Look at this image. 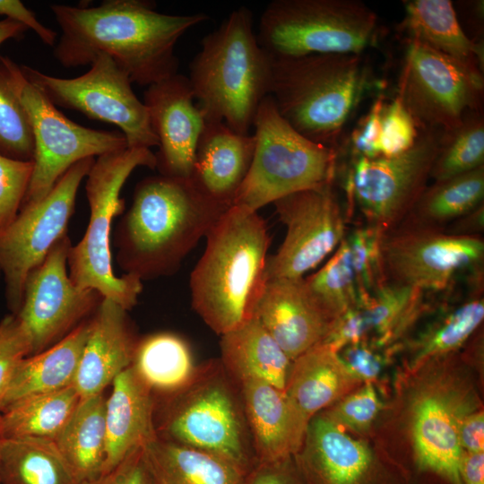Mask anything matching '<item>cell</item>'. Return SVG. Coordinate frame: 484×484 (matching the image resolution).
<instances>
[{
	"mask_svg": "<svg viewBox=\"0 0 484 484\" xmlns=\"http://www.w3.org/2000/svg\"><path fill=\"white\" fill-rule=\"evenodd\" d=\"M288 461L263 463V467L247 484H297L296 479L287 469Z\"/></svg>",
	"mask_w": 484,
	"mask_h": 484,
	"instance_id": "52",
	"label": "cell"
},
{
	"mask_svg": "<svg viewBox=\"0 0 484 484\" xmlns=\"http://www.w3.org/2000/svg\"><path fill=\"white\" fill-rule=\"evenodd\" d=\"M220 363L239 383L270 384L284 391L291 360L255 317L220 335Z\"/></svg>",
	"mask_w": 484,
	"mask_h": 484,
	"instance_id": "27",
	"label": "cell"
},
{
	"mask_svg": "<svg viewBox=\"0 0 484 484\" xmlns=\"http://www.w3.org/2000/svg\"><path fill=\"white\" fill-rule=\"evenodd\" d=\"M444 131L419 129L415 143L390 157H355L347 192L369 221L385 232L405 219L430 178Z\"/></svg>",
	"mask_w": 484,
	"mask_h": 484,
	"instance_id": "14",
	"label": "cell"
},
{
	"mask_svg": "<svg viewBox=\"0 0 484 484\" xmlns=\"http://www.w3.org/2000/svg\"><path fill=\"white\" fill-rule=\"evenodd\" d=\"M304 279L313 298L333 320L359 304L355 274L345 238L324 266Z\"/></svg>",
	"mask_w": 484,
	"mask_h": 484,
	"instance_id": "39",
	"label": "cell"
},
{
	"mask_svg": "<svg viewBox=\"0 0 484 484\" xmlns=\"http://www.w3.org/2000/svg\"><path fill=\"white\" fill-rule=\"evenodd\" d=\"M362 384L338 352L320 343L292 360L284 393L297 411L310 421L317 412Z\"/></svg>",
	"mask_w": 484,
	"mask_h": 484,
	"instance_id": "26",
	"label": "cell"
},
{
	"mask_svg": "<svg viewBox=\"0 0 484 484\" xmlns=\"http://www.w3.org/2000/svg\"><path fill=\"white\" fill-rule=\"evenodd\" d=\"M23 75L57 108L117 126L128 148L158 147L147 108L132 89L127 73L108 56L75 78H59L21 65Z\"/></svg>",
	"mask_w": 484,
	"mask_h": 484,
	"instance_id": "11",
	"label": "cell"
},
{
	"mask_svg": "<svg viewBox=\"0 0 484 484\" xmlns=\"http://www.w3.org/2000/svg\"><path fill=\"white\" fill-rule=\"evenodd\" d=\"M50 11L61 30L53 56L62 66L91 65L108 56L132 82L147 87L177 73V43L209 19L203 13H162L149 0H107L95 7L53 4Z\"/></svg>",
	"mask_w": 484,
	"mask_h": 484,
	"instance_id": "1",
	"label": "cell"
},
{
	"mask_svg": "<svg viewBox=\"0 0 484 484\" xmlns=\"http://www.w3.org/2000/svg\"><path fill=\"white\" fill-rule=\"evenodd\" d=\"M341 350L342 353H339L340 357L350 372L363 384H373L378 379L383 361L373 347L363 341L348 346Z\"/></svg>",
	"mask_w": 484,
	"mask_h": 484,
	"instance_id": "49",
	"label": "cell"
},
{
	"mask_svg": "<svg viewBox=\"0 0 484 484\" xmlns=\"http://www.w3.org/2000/svg\"><path fill=\"white\" fill-rule=\"evenodd\" d=\"M304 278L268 280L253 314L291 361L320 344L334 322Z\"/></svg>",
	"mask_w": 484,
	"mask_h": 484,
	"instance_id": "20",
	"label": "cell"
},
{
	"mask_svg": "<svg viewBox=\"0 0 484 484\" xmlns=\"http://www.w3.org/2000/svg\"><path fill=\"white\" fill-rule=\"evenodd\" d=\"M405 15L400 24L409 40L422 43L482 72L483 47L471 39L459 23L450 0L403 2Z\"/></svg>",
	"mask_w": 484,
	"mask_h": 484,
	"instance_id": "29",
	"label": "cell"
},
{
	"mask_svg": "<svg viewBox=\"0 0 484 484\" xmlns=\"http://www.w3.org/2000/svg\"><path fill=\"white\" fill-rule=\"evenodd\" d=\"M239 384L247 430L262 463L283 462L297 454L309 421L297 411L284 391L255 380Z\"/></svg>",
	"mask_w": 484,
	"mask_h": 484,
	"instance_id": "22",
	"label": "cell"
},
{
	"mask_svg": "<svg viewBox=\"0 0 484 484\" xmlns=\"http://www.w3.org/2000/svg\"><path fill=\"white\" fill-rule=\"evenodd\" d=\"M377 17L358 0H273L256 33L272 57L360 55L373 40Z\"/></svg>",
	"mask_w": 484,
	"mask_h": 484,
	"instance_id": "8",
	"label": "cell"
},
{
	"mask_svg": "<svg viewBox=\"0 0 484 484\" xmlns=\"http://www.w3.org/2000/svg\"><path fill=\"white\" fill-rule=\"evenodd\" d=\"M144 455L153 484H247L245 470L232 462L159 436Z\"/></svg>",
	"mask_w": 484,
	"mask_h": 484,
	"instance_id": "28",
	"label": "cell"
},
{
	"mask_svg": "<svg viewBox=\"0 0 484 484\" xmlns=\"http://www.w3.org/2000/svg\"><path fill=\"white\" fill-rule=\"evenodd\" d=\"M484 318L483 298H472L432 325L410 346L406 368L410 373L459 349Z\"/></svg>",
	"mask_w": 484,
	"mask_h": 484,
	"instance_id": "36",
	"label": "cell"
},
{
	"mask_svg": "<svg viewBox=\"0 0 484 484\" xmlns=\"http://www.w3.org/2000/svg\"><path fill=\"white\" fill-rule=\"evenodd\" d=\"M72 242L65 235L28 275L16 314L25 329L31 354L52 346L94 313L103 299L94 290L73 284L67 259Z\"/></svg>",
	"mask_w": 484,
	"mask_h": 484,
	"instance_id": "15",
	"label": "cell"
},
{
	"mask_svg": "<svg viewBox=\"0 0 484 484\" xmlns=\"http://www.w3.org/2000/svg\"><path fill=\"white\" fill-rule=\"evenodd\" d=\"M89 331L87 319L56 343L24 358L12 380L4 407L25 396L73 385Z\"/></svg>",
	"mask_w": 484,
	"mask_h": 484,
	"instance_id": "30",
	"label": "cell"
},
{
	"mask_svg": "<svg viewBox=\"0 0 484 484\" xmlns=\"http://www.w3.org/2000/svg\"><path fill=\"white\" fill-rule=\"evenodd\" d=\"M0 484H79L56 442L4 437L0 450Z\"/></svg>",
	"mask_w": 484,
	"mask_h": 484,
	"instance_id": "33",
	"label": "cell"
},
{
	"mask_svg": "<svg viewBox=\"0 0 484 484\" xmlns=\"http://www.w3.org/2000/svg\"><path fill=\"white\" fill-rule=\"evenodd\" d=\"M385 103L382 96L378 98L354 128L350 141L356 157L381 156L382 112Z\"/></svg>",
	"mask_w": 484,
	"mask_h": 484,
	"instance_id": "47",
	"label": "cell"
},
{
	"mask_svg": "<svg viewBox=\"0 0 484 484\" xmlns=\"http://www.w3.org/2000/svg\"><path fill=\"white\" fill-rule=\"evenodd\" d=\"M221 370V363L199 367L194 378L176 393L163 439L217 454L245 470L249 433L242 403Z\"/></svg>",
	"mask_w": 484,
	"mask_h": 484,
	"instance_id": "10",
	"label": "cell"
},
{
	"mask_svg": "<svg viewBox=\"0 0 484 484\" xmlns=\"http://www.w3.org/2000/svg\"><path fill=\"white\" fill-rule=\"evenodd\" d=\"M80 402L73 385L15 400L1 411L4 436L55 441Z\"/></svg>",
	"mask_w": 484,
	"mask_h": 484,
	"instance_id": "34",
	"label": "cell"
},
{
	"mask_svg": "<svg viewBox=\"0 0 484 484\" xmlns=\"http://www.w3.org/2000/svg\"><path fill=\"white\" fill-rule=\"evenodd\" d=\"M255 145L253 134H240L223 122L205 121L192 179L212 198L231 206L250 169Z\"/></svg>",
	"mask_w": 484,
	"mask_h": 484,
	"instance_id": "24",
	"label": "cell"
},
{
	"mask_svg": "<svg viewBox=\"0 0 484 484\" xmlns=\"http://www.w3.org/2000/svg\"><path fill=\"white\" fill-rule=\"evenodd\" d=\"M483 166V117L479 111H471L457 127L444 131L430 178L443 181Z\"/></svg>",
	"mask_w": 484,
	"mask_h": 484,
	"instance_id": "38",
	"label": "cell"
},
{
	"mask_svg": "<svg viewBox=\"0 0 484 484\" xmlns=\"http://www.w3.org/2000/svg\"><path fill=\"white\" fill-rule=\"evenodd\" d=\"M15 21L32 30L39 39L49 47L57 41V34L40 22L35 13L19 0H0V16Z\"/></svg>",
	"mask_w": 484,
	"mask_h": 484,
	"instance_id": "50",
	"label": "cell"
},
{
	"mask_svg": "<svg viewBox=\"0 0 484 484\" xmlns=\"http://www.w3.org/2000/svg\"><path fill=\"white\" fill-rule=\"evenodd\" d=\"M153 411L152 391L128 367L112 382V392L106 401L107 445L101 473L158 436Z\"/></svg>",
	"mask_w": 484,
	"mask_h": 484,
	"instance_id": "25",
	"label": "cell"
},
{
	"mask_svg": "<svg viewBox=\"0 0 484 484\" xmlns=\"http://www.w3.org/2000/svg\"><path fill=\"white\" fill-rule=\"evenodd\" d=\"M229 207L192 177H147L117 227V263L142 281L172 275Z\"/></svg>",
	"mask_w": 484,
	"mask_h": 484,
	"instance_id": "2",
	"label": "cell"
},
{
	"mask_svg": "<svg viewBox=\"0 0 484 484\" xmlns=\"http://www.w3.org/2000/svg\"><path fill=\"white\" fill-rule=\"evenodd\" d=\"M423 291L386 281L362 306L375 344L394 342L417 319L422 307Z\"/></svg>",
	"mask_w": 484,
	"mask_h": 484,
	"instance_id": "37",
	"label": "cell"
},
{
	"mask_svg": "<svg viewBox=\"0 0 484 484\" xmlns=\"http://www.w3.org/2000/svg\"><path fill=\"white\" fill-rule=\"evenodd\" d=\"M384 231L371 225L355 229L346 239L359 293V303H365L386 282L382 257Z\"/></svg>",
	"mask_w": 484,
	"mask_h": 484,
	"instance_id": "41",
	"label": "cell"
},
{
	"mask_svg": "<svg viewBox=\"0 0 484 484\" xmlns=\"http://www.w3.org/2000/svg\"><path fill=\"white\" fill-rule=\"evenodd\" d=\"M484 242L438 229L406 223L383 233L381 257L386 281L425 290H444L461 271L480 263Z\"/></svg>",
	"mask_w": 484,
	"mask_h": 484,
	"instance_id": "16",
	"label": "cell"
},
{
	"mask_svg": "<svg viewBox=\"0 0 484 484\" xmlns=\"http://www.w3.org/2000/svg\"><path fill=\"white\" fill-rule=\"evenodd\" d=\"M187 78L205 121L250 134L272 79V57L257 40L250 9L233 10L203 38Z\"/></svg>",
	"mask_w": 484,
	"mask_h": 484,
	"instance_id": "4",
	"label": "cell"
},
{
	"mask_svg": "<svg viewBox=\"0 0 484 484\" xmlns=\"http://www.w3.org/2000/svg\"><path fill=\"white\" fill-rule=\"evenodd\" d=\"M483 204H481L468 214L455 220L453 229L446 233L455 236L475 237L473 233L483 229Z\"/></svg>",
	"mask_w": 484,
	"mask_h": 484,
	"instance_id": "54",
	"label": "cell"
},
{
	"mask_svg": "<svg viewBox=\"0 0 484 484\" xmlns=\"http://www.w3.org/2000/svg\"><path fill=\"white\" fill-rule=\"evenodd\" d=\"M1 276H2V274H1V272H0V277H1Z\"/></svg>",
	"mask_w": 484,
	"mask_h": 484,
	"instance_id": "57",
	"label": "cell"
},
{
	"mask_svg": "<svg viewBox=\"0 0 484 484\" xmlns=\"http://www.w3.org/2000/svg\"><path fill=\"white\" fill-rule=\"evenodd\" d=\"M419 126L396 97L385 103L382 112L380 157H390L404 152L416 142Z\"/></svg>",
	"mask_w": 484,
	"mask_h": 484,
	"instance_id": "45",
	"label": "cell"
},
{
	"mask_svg": "<svg viewBox=\"0 0 484 484\" xmlns=\"http://www.w3.org/2000/svg\"><path fill=\"white\" fill-rule=\"evenodd\" d=\"M0 154L30 161L35 144L29 116L0 65Z\"/></svg>",
	"mask_w": 484,
	"mask_h": 484,
	"instance_id": "40",
	"label": "cell"
},
{
	"mask_svg": "<svg viewBox=\"0 0 484 484\" xmlns=\"http://www.w3.org/2000/svg\"><path fill=\"white\" fill-rule=\"evenodd\" d=\"M302 447L311 484H385L369 447L324 413L309 421Z\"/></svg>",
	"mask_w": 484,
	"mask_h": 484,
	"instance_id": "21",
	"label": "cell"
},
{
	"mask_svg": "<svg viewBox=\"0 0 484 484\" xmlns=\"http://www.w3.org/2000/svg\"><path fill=\"white\" fill-rule=\"evenodd\" d=\"M272 57L270 96L300 134L336 149L366 85L360 55Z\"/></svg>",
	"mask_w": 484,
	"mask_h": 484,
	"instance_id": "5",
	"label": "cell"
},
{
	"mask_svg": "<svg viewBox=\"0 0 484 484\" xmlns=\"http://www.w3.org/2000/svg\"><path fill=\"white\" fill-rule=\"evenodd\" d=\"M82 484H153L144 447L130 454L110 471Z\"/></svg>",
	"mask_w": 484,
	"mask_h": 484,
	"instance_id": "48",
	"label": "cell"
},
{
	"mask_svg": "<svg viewBox=\"0 0 484 484\" xmlns=\"http://www.w3.org/2000/svg\"><path fill=\"white\" fill-rule=\"evenodd\" d=\"M155 153L148 148H125L95 159L85 183L90 218L82 238L71 246L68 273L76 286L97 290L125 310L132 309L143 290V281L132 275L117 276L112 266L111 226L124 212L123 186L139 167L155 169Z\"/></svg>",
	"mask_w": 484,
	"mask_h": 484,
	"instance_id": "6",
	"label": "cell"
},
{
	"mask_svg": "<svg viewBox=\"0 0 484 484\" xmlns=\"http://www.w3.org/2000/svg\"><path fill=\"white\" fill-rule=\"evenodd\" d=\"M4 428H3V420H2V413L0 411V450L2 446V443L4 439Z\"/></svg>",
	"mask_w": 484,
	"mask_h": 484,
	"instance_id": "56",
	"label": "cell"
},
{
	"mask_svg": "<svg viewBox=\"0 0 484 484\" xmlns=\"http://www.w3.org/2000/svg\"><path fill=\"white\" fill-rule=\"evenodd\" d=\"M0 65L27 111L34 138L33 174L22 206L44 198L76 162L127 148L120 131L91 129L67 118L10 57L0 56Z\"/></svg>",
	"mask_w": 484,
	"mask_h": 484,
	"instance_id": "9",
	"label": "cell"
},
{
	"mask_svg": "<svg viewBox=\"0 0 484 484\" xmlns=\"http://www.w3.org/2000/svg\"><path fill=\"white\" fill-rule=\"evenodd\" d=\"M131 367L152 391L176 393L196 376L187 341L172 333H157L138 341Z\"/></svg>",
	"mask_w": 484,
	"mask_h": 484,
	"instance_id": "32",
	"label": "cell"
},
{
	"mask_svg": "<svg viewBox=\"0 0 484 484\" xmlns=\"http://www.w3.org/2000/svg\"><path fill=\"white\" fill-rule=\"evenodd\" d=\"M382 409L373 384L364 383L345 395L324 414L340 427L366 432Z\"/></svg>",
	"mask_w": 484,
	"mask_h": 484,
	"instance_id": "42",
	"label": "cell"
},
{
	"mask_svg": "<svg viewBox=\"0 0 484 484\" xmlns=\"http://www.w3.org/2000/svg\"><path fill=\"white\" fill-rule=\"evenodd\" d=\"M94 160L87 158L73 164L44 198L22 206L15 219L0 231V272L13 315L21 308L29 273L67 235L79 187Z\"/></svg>",
	"mask_w": 484,
	"mask_h": 484,
	"instance_id": "12",
	"label": "cell"
},
{
	"mask_svg": "<svg viewBox=\"0 0 484 484\" xmlns=\"http://www.w3.org/2000/svg\"><path fill=\"white\" fill-rule=\"evenodd\" d=\"M460 475L462 484H484V452H463Z\"/></svg>",
	"mask_w": 484,
	"mask_h": 484,
	"instance_id": "53",
	"label": "cell"
},
{
	"mask_svg": "<svg viewBox=\"0 0 484 484\" xmlns=\"http://www.w3.org/2000/svg\"><path fill=\"white\" fill-rule=\"evenodd\" d=\"M106 401L104 393L81 400L55 442L82 484L99 476L106 459Z\"/></svg>",
	"mask_w": 484,
	"mask_h": 484,
	"instance_id": "31",
	"label": "cell"
},
{
	"mask_svg": "<svg viewBox=\"0 0 484 484\" xmlns=\"http://www.w3.org/2000/svg\"><path fill=\"white\" fill-rule=\"evenodd\" d=\"M459 443L463 452H484V415L482 410L468 412L460 421Z\"/></svg>",
	"mask_w": 484,
	"mask_h": 484,
	"instance_id": "51",
	"label": "cell"
},
{
	"mask_svg": "<svg viewBox=\"0 0 484 484\" xmlns=\"http://www.w3.org/2000/svg\"><path fill=\"white\" fill-rule=\"evenodd\" d=\"M255 151L248 173L232 205L258 212L290 194L331 185L337 151L297 132L268 95L254 123Z\"/></svg>",
	"mask_w": 484,
	"mask_h": 484,
	"instance_id": "7",
	"label": "cell"
},
{
	"mask_svg": "<svg viewBox=\"0 0 484 484\" xmlns=\"http://www.w3.org/2000/svg\"><path fill=\"white\" fill-rule=\"evenodd\" d=\"M273 204L286 235L268 256L266 281L304 278L344 239V217L332 184L290 194Z\"/></svg>",
	"mask_w": 484,
	"mask_h": 484,
	"instance_id": "17",
	"label": "cell"
},
{
	"mask_svg": "<svg viewBox=\"0 0 484 484\" xmlns=\"http://www.w3.org/2000/svg\"><path fill=\"white\" fill-rule=\"evenodd\" d=\"M143 103L158 139L159 151L155 156L159 173L191 177L205 119L187 76L177 73L148 86Z\"/></svg>",
	"mask_w": 484,
	"mask_h": 484,
	"instance_id": "19",
	"label": "cell"
},
{
	"mask_svg": "<svg viewBox=\"0 0 484 484\" xmlns=\"http://www.w3.org/2000/svg\"><path fill=\"white\" fill-rule=\"evenodd\" d=\"M31 354L29 336L16 315L0 321V411L22 360Z\"/></svg>",
	"mask_w": 484,
	"mask_h": 484,
	"instance_id": "44",
	"label": "cell"
},
{
	"mask_svg": "<svg viewBox=\"0 0 484 484\" xmlns=\"http://www.w3.org/2000/svg\"><path fill=\"white\" fill-rule=\"evenodd\" d=\"M397 98L420 129L450 131L483 94L481 71L422 43L409 40Z\"/></svg>",
	"mask_w": 484,
	"mask_h": 484,
	"instance_id": "13",
	"label": "cell"
},
{
	"mask_svg": "<svg viewBox=\"0 0 484 484\" xmlns=\"http://www.w3.org/2000/svg\"><path fill=\"white\" fill-rule=\"evenodd\" d=\"M370 327L361 305L349 308L333 323L329 333L321 342L336 352L342 349L366 341Z\"/></svg>",
	"mask_w": 484,
	"mask_h": 484,
	"instance_id": "46",
	"label": "cell"
},
{
	"mask_svg": "<svg viewBox=\"0 0 484 484\" xmlns=\"http://www.w3.org/2000/svg\"><path fill=\"white\" fill-rule=\"evenodd\" d=\"M484 166L427 186L405 219L411 225L435 228L472 212L482 204Z\"/></svg>",
	"mask_w": 484,
	"mask_h": 484,
	"instance_id": "35",
	"label": "cell"
},
{
	"mask_svg": "<svg viewBox=\"0 0 484 484\" xmlns=\"http://www.w3.org/2000/svg\"><path fill=\"white\" fill-rule=\"evenodd\" d=\"M473 395L452 381L436 380L414 399L411 436L416 461L450 484H462L460 462L462 449L458 428L462 419L476 410Z\"/></svg>",
	"mask_w": 484,
	"mask_h": 484,
	"instance_id": "18",
	"label": "cell"
},
{
	"mask_svg": "<svg viewBox=\"0 0 484 484\" xmlns=\"http://www.w3.org/2000/svg\"><path fill=\"white\" fill-rule=\"evenodd\" d=\"M27 30L24 25L15 21L7 18L0 20V46L9 39L22 38Z\"/></svg>",
	"mask_w": 484,
	"mask_h": 484,
	"instance_id": "55",
	"label": "cell"
},
{
	"mask_svg": "<svg viewBox=\"0 0 484 484\" xmlns=\"http://www.w3.org/2000/svg\"><path fill=\"white\" fill-rule=\"evenodd\" d=\"M138 341L127 310L103 298L90 319L89 335L73 385L81 400L102 393L131 366Z\"/></svg>",
	"mask_w": 484,
	"mask_h": 484,
	"instance_id": "23",
	"label": "cell"
},
{
	"mask_svg": "<svg viewBox=\"0 0 484 484\" xmlns=\"http://www.w3.org/2000/svg\"><path fill=\"white\" fill-rule=\"evenodd\" d=\"M33 160L22 161L0 154V231L17 216L32 177Z\"/></svg>",
	"mask_w": 484,
	"mask_h": 484,
	"instance_id": "43",
	"label": "cell"
},
{
	"mask_svg": "<svg viewBox=\"0 0 484 484\" xmlns=\"http://www.w3.org/2000/svg\"><path fill=\"white\" fill-rule=\"evenodd\" d=\"M190 274L193 309L222 335L253 317L266 283L271 238L257 212L231 205L211 228Z\"/></svg>",
	"mask_w": 484,
	"mask_h": 484,
	"instance_id": "3",
	"label": "cell"
}]
</instances>
